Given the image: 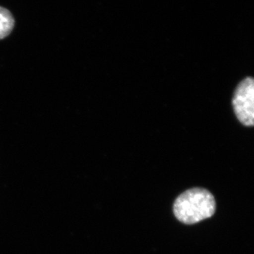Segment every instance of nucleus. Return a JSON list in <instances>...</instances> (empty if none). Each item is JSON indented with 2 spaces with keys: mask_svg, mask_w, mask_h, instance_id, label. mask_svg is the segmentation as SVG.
<instances>
[{
  "mask_svg": "<svg viewBox=\"0 0 254 254\" xmlns=\"http://www.w3.org/2000/svg\"><path fill=\"white\" fill-rule=\"evenodd\" d=\"M215 198L208 190L193 188L182 193L175 200L174 213L179 221L193 225L210 218L215 212Z\"/></svg>",
  "mask_w": 254,
  "mask_h": 254,
  "instance_id": "f257e3e1",
  "label": "nucleus"
},
{
  "mask_svg": "<svg viewBox=\"0 0 254 254\" xmlns=\"http://www.w3.org/2000/svg\"><path fill=\"white\" fill-rule=\"evenodd\" d=\"M232 105L239 121L246 127H253L254 119L253 78H246L239 83L232 99Z\"/></svg>",
  "mask_w": 254,
  "mask_h": 254,
  "instance_id": "f03ea898",
  "label": "nucleus"
},
{
  "mask_svg": "<svg viewBox=\"0 0 254 254\" xmlns=\"http://www.w3.org/2000/svg\"><path fill=\"white\" fill-rule=\"evenodd\" d=\"M14 24V18L9 10L0 6V40L9 36Z\"/></svg>",
  "mask_w": 254,
  "mask_h": 254,
  "instance_id": "7ed1b4c3",
  "label": "nucleus"
}]
</instances>
